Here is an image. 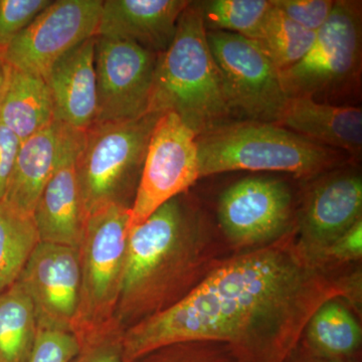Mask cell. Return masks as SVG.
<instances>
[{
  "label": "cell",
  "mask_w": 362,
  "mask_h": 362,
  "mask_svg": "<svg viewBox=\"0 0 362 362\" xmlns=\"http://www.w3.org/2000/svg\"><path fill=\"white\" fill-rule=\"evenodd\" d=\"M361 1L335 0L325 25L301 61L280 71L288 98L308 97L337 104L361 93Z\"/></svg>",
  "instance_id": "cell-6"
},
{
  "label": "cell",
  "mask_w": 362,
  "mask_h": 362,
  "mask_svg": "<svg viewBox=\"0 0 362 362\" xmlns=\"http://www.w3.org/2000/svg\"><path fill=\"white\" fill-rule=\"evenodd\" d=\"M206 30H218L259 39L273 0H207L199 1Z\"/></svg>",
  "instance_id": "cell-25"
},
{
  "label": "cell",
  "mask_w": 362,
  "mask_h": 362,
  "mask_svg": "<svg viewBox=\"0 0 362 362\" xmlns=\"http://www.w3.org/2000/svg\"><path fill=\"white\" fill-rule=\"evenodd\" d=\"M206 39L233 114L277 123L288 96L266 52L255 40L235 33L206 30Z\"/></svg>",
  "instance_id": "cell-9"
},
{
  "label": "cell",
  "mask_w": 362,
  "mask_h": 362,
  "mask_svg": "<svg viewBox=\"0 0 362 362\" xmlns=\"http://www.w3.org/2000/svg\"><path fill=\"white\" fill-rule=\"evenodd\" d=\"M187 0H106L102 4L98 37L134 44L161 54L175 39Z\"/></svg>",
  "instance_id": "cell-16"
},
{
  "label": "cell",
  "mask_w": 362,
  "mask_h": 362,
  "mask_svg": "<svg viewBox=\"0 0 362 362\" xmlns=\"http://www.w3.org/2000/svg\"><path fill=\"white\" fill-rule=\"evenodd\" d=\"M35 307L16 281L0 292V362H26L37 338Z\"/></svg>",
  "instance_id": "cell-22"
},
{
  "label": "cell",
  "mask_w": 362,
  "mask_h": 362,
  "mask_svg": "<svg viewBox=\"0 0 362 362\" xmlns=\"http://www.w3.org/2000/svg\"><path fill=\"white\" fill-rule=\"evenodd\" d=\"M315 37L316 33L293 23L273 4L259 39L255 42L266 52L279 71H283L304 58Z\"/></svg>",
  "instance_id": "cell-24"
},
{
  "label": "cell",
  "mask_w": 362,
  "mask_h": 362,
  "mask_svg": "<svg viewBox=\"0 0 362 362\" xmlns=\"http://www.w3.org/2000/svg\"><path fill=\"white\" fill-rule=\"evenodd\" d=\"M157 57L134 42L97 35L95 123L133 120L149 113Z\"/></svg>",
  "instance_id": "cell-13"
},
{
  "label": "cell",
  "mask_w": 362,
  "mask_h": 362,
  "mask_svg": "<svg viewBox=\"0 0 362 362\" xmlns=\"http://www.w3.org/2000/svg\"><path fill=\"white\" fill-rule=\"evenodd\" d=\"M102 0H52L7 47L11 68L45 78L61 57L96 37Z\"/></svg>",
  "instance_id": "cell-12"
},
{
  "label": "cell",
  "mask_w": 362,
  "mask_h": 362,
  "mask_svg": "<svg viewBox=\"0 0 362 362\" xmlns=\"http://www.w3.org/2000/svg\"><path fill=\"white\" fill-rule=\"evenodd\" d=\"M54 120V104L45 78L9 66L0 101V122L23 141Z\"/></svg>",
  "instance_id": "cell-21"
},
{
  "label": "cell",
  "mask_w": 362,
  "mask_h": 362,
  "mask_svg": "<svg viewBox=\"0 0 362 362\" xmlns=\"http://www.w3.org/2000/svg\"><path fill=\"white\" fill-rule=\"evenodd\" d=\"M362 220L357 221L325 250L318 264L331 269H345L361 264Z\"/></svg>",
  "instance_id": "cell-30"
},
{
  "label": "cell",
  "mask_w": 362,
  "mask_h": 362,
  "mask_svg": "<svg viewBox=\"0 0 362 362\" xmlns=\"http://www.w3.org/2000/svg\"><path fill=\"white\" fill-rule=\"evenodd\" d=\"M18 282L32 299L37 327L74 333L82 286L78 249L40 242Z\"/></svg>",
  "instance_id": "cell-14"
},
{
  "label": "cell",
  "mask_w": 362,
  "mask_h": 362,
  "mask_svg": "<svg viewBox=\"0 0 362 362\" xmlns=\"http://www.w3.org/2000/svg\"><path fill=\"white\" fill-rule=\"evenodd\" d=\"M132 362H249L228 343L214 340H189L159 347Z\"/></svg>",
  "instance_id": "cell-26"
},
{
  "label": "cell",
  "mask_w": 362,
  "mask_h": 362,
  "mask_svg": "<svg viewBox=\"0 0 362 362\" xmlns=\"http://www.w3.org/2000/svg\"><path fill=\"white\" fill-rule=\"evenodd\" d=\"M197 139L194 131L175 114L168 112L159 117L131 206L130 228L201 180Z\"/></svg>",
  "instance_id": "cell-10"
},
{
  "label": "cell",
  "mask_w": 362,
  "mask_h": 362,
  "mask_svg": "<svg viewBox=\"0 0 362 362\" xmlns=\"http://www.w3.org/2000/svg\"><path fill=\"white\" fill-rule=\"evenodd\" d=\"M359 318L346 300L332 298L314 312L298 345L312 356L326 361L362 362Z\"/></svg>",
  "instance_id": "cell-20"
},
{
  "label": "cell",
  "mask_w": 362,
  "mask_h": 362,
  "mask_svg": "<svg viewBox=\"0 0 362 362\" xmlns=\"http://www.w3.org/2000/svg\"><path fill=\"white\" fill-rule=\"evenodd\" d=\"M148 111L175 114L197 137L233 121L199 1L189 2L175 39L157 57Z\"/></svg>",
  "instance_id": "cell-3"
},
{
  "label": "cell",
  "mask_w": 362,
  "mask_h": 362,
  "mask_svg": "<svg viewBox=\"0 0 362 362\" xmlns=\"http://www.w3.org/2000/svg\"><path fill=\"white\" fill-rule=\"evenodd\" d=\"M71 362H125L120 339L116 342L100 341L83 347Z\"/></svg>",
  "instance_id": "cell-32"
},
{
  "label": "cell",
  "mask_w": 362,
  "mask_h": 362,
  "mask_svg": "<svg viewBox=\"0 0 362 362\" xmlns=\"http://www.w3.org/2000/svg\"><path fill=\"white\" fill-rule=\"evenodd\" d=\"M284 362H332L326 361V359L319 358V357L312 356L308 352L305 351L303 349L297 344L294 350L289 354V356L285 359Z\"/></svg>",
  "instance_id": "cell-33"
},
{
  "label": "cell",
  "mask_w": 362,
  "mask_h": 362,
  "mask_svg": "<svg viewBox=\"0 0 362 362\" xmlns=\"http://www.w3.org/2000/svg\"><path fill=\"white\" fill-rule=\"evenodd\" d=\"M277 125L307 139L338 150L358 161L362 152V110L308 97L288 98Z\"/></svg>",
  "instance_id": "cell-18"
},
{
  "label": "cell",
  "mask_w": 362,
  "mask_h": 362,
  "mask_svg": "<svg viewBox=\"0 0 362 362\" xmlns=\"http://www.w3.org/2000/svg\"><path fill=\"white\" fill-rule=\"evenodd\" d=\"M297 194L275 176H247L226 188L216 223L232 254L269 246L296 230Z\"/></svg>",
  "instance_id": "cell-8"
},
{
  "label": "cell",
  "mask_w": 362,
  "mask_h": 362,
  "mask_svg": "<svg viewBox=\"0 0 362 362\" xmlns=\"http://www.w3.org/2000/svg\"><path fill=\"white\" fill-rule=\"evenodd\" d=\"M361 265L326 268L305 254L296 230L269 246L233 254L187 298L131 326L125 362L189 340L228 343L249 362H284L314 312L332 298L362 302Z\"/></svg>",
  "instance_id": "cell-1"
},
{
  "label": "cell",
  "mask_w": 362,
  "mask_h": 362,
  "mask_svg": "<svg viewBox=\"0 0 362 362\" xmlns=\"http://www.w3.org/2000/svg\"><path fill=\"white\" fill-rule=\"evenodd\" d=\"M84 132H69L51 177L40 194L33 216L40 242L78 249L86 216L77 173V156Z\"/></svg>",
  "instance_id": "cell-15"
},
{
  "label": "cell",
  "mask_w": 362,
  "mask_h": 362,
  "mask_svg": "<svg viewBox=\"0 0 362 362\" xmlns=\"http://www.w3.org/2000/svg\"><path fill=\"white\" fill-rule=\"evenodd\" d=\"M273 4L293 23L317 33L329 18L335 0H273Z\"/></svg>",
  "instance_id": "cell-29"
},
{
  "label": "cell",
  "mask_w": 362,
  "mask_h": 362,
  "mask_svg": "<svg viewBox=\"0 0 362 362\" xmlns=\"http://www.w3.org/2000/svg\"><path fill=\"white\" fill-rule=\"evenodd\" d=\"M52 0H0V54Z\"/></svg>",
  "instance_id": "cell-27"
},
{
  "label": "cell",
  "mask_w": 362,
  "mask_h": 362,
  "mask_svg": "<svg viewBox=\"0 0 362 362\" xmlns=\"http://www.w3.org/2000/svg\"><path fill=\"white\" fill-rule=\"evenodd\" d=\"M233 255L216 220L185 192L128 235L119 309L133 325L187 298Z\"/></svg>",
  "instance_id": "cell-2"
},
{
  "label": "cell",
  "mask_w": 362,
  "mask_h": 362,
  "mask_svg": "<svg viewBox=\"0 0 362 362\" xmlns=\"http://www.w3.org/2000/svg\"><path fill=\"white\" fill-rule=\"evenodd\" d=\"M40 242L32 214L0 202V292L18 280Z\"/></svg>",
  "instance_id": "cell-23"
},
{
  "label": "cell",
  "mask_w": 362,
  "mask_h": 362,
  "mask_svg": "<svg viewBox=\"0 0 362 362\" xmlns=\"http://www.w3.org/2000/svg\"><path fill=\"white\" fill-rule=\"evenodd\" d=\"M8 73L9 66L6 63V61H4V56L0 54V101H1L2 95H4Z\"/></svg>",
  "instance_id": "cell-34"
},
{
  "label": "cell",
  "mask_w": 362,
  "mask_h": 362,
  "mask_svg": "<svg viewBox=\"0 0 362 362\" xmlns=\"http://www.w3.org/2000/svg\"><path fill=\"white\" fill-rule=\"evenodd\" d=\"M21 144L20 138L0 122V202L6 195Z\"/></svg>",
  "instance_id": "cell-31"
},
{
  "label": "cell",
  "mask_w": 362,
  "mask_h": 362,
  "mask_svg": "<svg viewBox=\"0 0 362 362\" xmlns=\"http://www.w3.org/2000/svg\"><path fill=\"white\" fill-rule=\"evenodd\" d=\"M161 113L95 123L85 131L77 173L86 216L111 204L131 209L152 132Z\"/></svg>",
  "instance_id": "cell-5"
},
{
  "label": "cell",
  "mask_w": 362,
  "mask_h": 362,
  "mask_svg": "<svg viewBox=\"0 0 362 362\" xmlns=\"http://www.w3.org/2000/svg\"><path fill=\"white\" fill-rule=\"evenodd\" d=\"M130 209L111 204L90 214L81 242V301L75 333L86 328L81 345L90 337V328L110 318L120 297L126 249L129 235Z\"/></svg>",
  "instance_id": "cell-7"
},
{
  "label": "cell",
  "mask_w": 362,
  "mask_h": 362,
  "mask_svg": "<svg viewBox=\"0 0 362 362\" xmlns=\"http://www.w3.org/2000/svg\"><path fill=\"white\" fill-rule=\"evenodd\" d=\"M71 129L65 124L54 120L44 129L21 141L2 201L33 216L37 199L56 168Z\"/></svg>",
  "instance_id": "cell-19"
},
{
  "label": "cell",
  "mask_w": 362,
  "mask_h": 362,
  "mask_svg": "<svg viewBox=\"0 0 362 362\" xmlns=\"http://www.w3.org/2000/svg\"><path fill=\"white\" fill-rule=\"evenodd\" d=\"M362 220V176L343 165L303 181L297 194V242L318 264L322 252Z\"/></svg>",
  "instance_id": "cell-11"
},
{
  "label": "cell",
  "mask_w": 362,
  "mask_h": 362,
  "mask_svg": "<svg viewBox=\"0 0 362 362\" xmlns=\"http://www.w3.org/2000/svg\"><path fill=\"white\" fill-rule=\"evenodd\" d=\"M197 143L199 178L230 171H273L303 182L351 160L277 124L246 119L199 136Z\"/></svg>",
  "instance_id": "cell-4"
},
{
  "label": "cell",
  "mask_w": 362,
  "mask_h": 362,
  "mask_svg": "<svg viewBox=\"0 0 362 362\" xmlns=\"http://www.w3.org/2000/svg\"><path fill=\"white\" fill-rule=\"evenodd\" d=\"M82 349L75 333L39 328L35 345L26 362H71Z\"/></svg>",
  "instance_id": "cell-28"
},
{
  "label": "cell",
  "mask_w": 362,
  "mask_h": 362,
  "mask_svg": "<svg viewBox=\"0 0 362 362\" xmlns=\"http://www.w3.org/2000/svg\"><path fill=\"white\" fill-rule=\"evenodd\" d=\"M96 37L84 40L61 57L45 77L56 120L82 132L97 118Z\"/></svg>",
  "instance_id": "cell-17"
}]
</instances>
